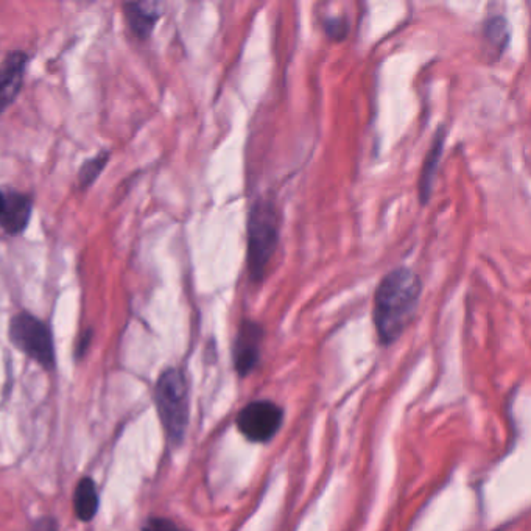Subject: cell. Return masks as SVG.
I'll return each mask as SVG.
<instances>
[{
  "label": "cell",
  "mask_w": 531,
  "mask_h": 531,
  "mask_svg": "<svg viewBox=\"0 0 531 531\" xmlns=\"http://www.w3.org/2000/svg\"><path fill=\"white\" fill-rule=\"evenodd\" d=\"M421 290V279L412 268H394L382 279L374 298V323L380 343L391 345L401 337L415 317Z\"/></svg>",
  "instance_id": "cell-1"
},
{
  "label": "cell",
  "mask_w": 531,
  "mask_h": 531,
  "mask_svg": "<svg viewBox=\"0 0 531 531\" xmlns=\"http://www.w3.org/2000/svg\"><path fill=\"white\" fill-rule=\"evenodd\" d=\"M279 242V217L275 203L259 200L254 204L248 225V271L259 282L267 273L268 264Z\"/></svg>",
  "instance_id": "cell-2"
},
{
  "label": "cell",
  "mask_w": 531,
  "mask_h": 531,
  "mask_svg": "<svg viewBox=\"0 0 531 531\" xmlns=\"http://www.w3.org/2000/svg\"><path fill=\"white\" fill-rule=\"evenodd\" d=\"M159 416L173 443H181L189 422V394L186 380L178 370H167L156 385Z\"/></svg>",
  "instance_id": "cell-3"
},
{
  "label": "cell",
  "mask_w": 531,
  "mask_h": 531,
  "mask_svg": "<svg viewBox=\"0 0 531 531\" xmlns=\"http://www.w3.org/2000/svg\"><path fill=\"white\" fill-rule=\"evenodd\" d=\"M10 338L16 348L47 370L55 365L52 334L43 321L30 313H19L11 320Z\"/></svg>",
  "instance_id": "cell-4"
},
{
  "label": "cell",
  "mask_w": 531,
  "mask_h": 531,
  "mask_svg": "<svg viewBox=\"0 0 531 531\" xmlns=\"http://www.w3.org/2000/svg\"><path fill=\"white\" fill-rule=\"evenodd\" d=\"M284 410L271 401L250 402L240 410L237 427L251 443H268L282 426Z\"/></svg>",
  "instance_id": "cell-5"
},
{
  "label": "cell",
  "mask_w": 531,
  "mask_h": 531,
  "mask_svg": "<svg viewBox=\"0 0 531 531\" xmlns=\"http://www.w3.org/2000/svg\"><path fill=\"white\" fill-rule=\"evenodd\" d=\"M264 332L253 321H245L240 326L234 343V365L240 376H248L256 368L261 356V343Z\"/></svg>",
  "instance_id": "cell-6"
},
{
  "label": "cell",
  "mask_w": 531,
  "mask_h": 531,
  "mask_svg": "<svg viewBox=\"0 0 531 531\" xmlns=\"http://www.w3.org/2000/svg\"><path fill=\"white\" fill-rule=\"evenodd\" d=\"M27 55L13 52L0 63V114L15 102L24 83Z\"/></svg>",
  "instance_id": "cell-7"
},
{
  "label": "cell",
  "mask_w": 531,
  "mask_h": 531,
  "mask_svg": "<svg viewBox=\"0 0 531 531\" xmlns=\"http://www.w3.org/2000/svg\"><path fill=\"white\" fill-rule=\"evenodd\" d=\"M32 215V201L21 194L5 195L4 208L0 212V226L8 234H19L24 231Z\"/></svg>",
  "instance_id": "cell-8"
},
{
  "label": "cell",
  "mask_w": 531,
  "mask_h": 531,
  "mask_svg": "<svg viewBox=\"0 0 531 531\" xmlns=\"http://www.w3.org/2000/svg\"><path fill=\"white\" fill-rule=\"evenodd\" d=\"M125 15L131 30L139 38L145 39L152 33L162 15V5L158 2H131L125 5Z\"/></svg>",
  "instance_id": "cell-9"
},
{
  "label": "cell",
  "mask_w": 531,
  "mask_h": 531,
  "mask_svg": "<svg viewBox=\"0 0 531 531\" xmlns=\"http://www.w3.org/2000/svg\"><path fill=\"white\" fill-rule=\"evenodd\" d=\"M99 511V494L91 479H83L75 489V513L78 519L89 522Z\"/></svg>",
  "instance_id": "cell-10"
},
{
  "label": "cell",
  "mask_w": 531,
  "mask_h": 531,
  "mask_svg": "<svg viewBox=\"0 0 531 531\" xmlns=\"http://www.w3.org/2000/svg\"><path fill=\"white\" fill-rule=\"evenodd\" d=\"M444 136L437 134V139L430 148L424 167H422L421 178H419V195L422 203H427L430 194H432L433 181L437 173L438 164H440L441 153H443Z\"/></svg>",
  "instance_id": "cell-11"
},
{
  "label": "cell",
  "mask_w": 531,
  "mask_h": 531,
  "mask_svg": "<svg viewBox=\"0 0 531 531\" xmlns=\"http://www.w3.org/2000/svg\"><path fill=\"white\" fill-rule=\"evenodd\" d=\"M110 159V153H100L95 158L86 161L85 166L81 167L80 175H78V183L80 187L86 189L91 186L97 178H99L102 170L105 169L106 162Z\"/></svg>",
  "instance_id": "cell-12"
},
{
  "label": "cell",
  "mask_w": 531,
  "mask_h": 531,
  "mask_svg": "<svg viewBox=\"0 0 531 531\" xmlns=\"http://www.w3.org/2000/svg\"><path fill=\"white\" fill-rule=\"evenodd\" d=\"M142 531H181V528L176 527L169 519H158L153 517L147 524L144 525Z\"/></svg>",
  "instance_id": "cell-13"
},
{
  "label": "cell",
  "mask_w": 531,
  "mask_h": 531,
  "mask_svg": "<svg viewBox=\"0 0 531 531\" xmlns=\"http://www.w3.org/2000/svg\"><path fill=\"white\" fill-rule=\"evenodd\" d=\"M326 30H328V35L331 38L343 39L346 36V30H348V25L343 19H331L326 25Z\"/></svg>",
  "instance_id": "cell-14"
},
{
  "label": "cell",
  "mask_w": 531,
  "mask_h": 531,
  "mask_svg": "<svg viewBox=\"0 0 531 531\" xmlns=\"http://www.w3.org/2000/svg\"><path fill=\"white\" fill-rule=\"evenodd\" d=\"M33 531H58L57 522L50 517H44L41 521L36 522Z\"/></svg>",
  "instance_id": "cell-15"
},
{
  "label": "cell",
  "mask_w": 531,
  "mask_h": 531,
  "mask_svg": "<svg viewBox=\"0 0 531 531\" xmlns=\"http://www.w3.org/2000/svg\"><path fill=\"white\" fill-rule=\"evenodd\" d=\"M4 200H5V195L2 194V192H0V212H2V208H4Z\"/></svg>",
  "instance_id": "cell-16"
}]
</instances>
